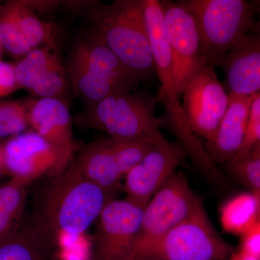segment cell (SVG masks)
<instances>
[{"instance_id":"obj_22","label":"cell","mask_w":260,"mask_h":260,"mask_svg":"<svg viewBox=\"0 0 260 260\" xmlns=\"http://www.w3.org/2000/svg\"><path fill=\"white\" fill-rule=\"evenodd\" d=\"M59 60L55 44L32 49L15 65L19 86L30 92L48 70Z\"/></svg>"},{"instance_id":"obj_7","label":"cell","mask_w":260,"mask_h":260,"mask_svg":"<svg viewBox=\"0 0 260 260\" xmlns=\"http://www.w3.org/2000/svg\"><path fill=\"white\" fill-rule=\"evenodd\" d=\"M232 251L214 229L202 205L168 233L143 260H223Z\"/></svg>"},{"instance_id":"obj_13","label":"cell","mask_w":260,"mask_h":260,"mask_svg":"<svg viewBox=\"0 0 260 260\" xmlns=\"http://www.w3.org/2000/svg\"><path fill=\"white\" fill-rule=\"evenodd\" d=\"M3 167L14 179L30 184L68 167L52 145L34 131L13 136L3 147Z\"/></svg>"},{"instance_id":"obj_11","label":"cell","mask_w":260,"mask_h":260,"mask_svg":"<svg viewBox=\"0 0 260 260\" xmlns=\"http://www.w3.org/2000/svg\"><path fill=\"white\" fill-rule=\"evenodd\" d=\"M182 106L191 131L213 140L229 105V93L218 79L215 68L205 66L183 92Z\"/></svg>"},{"instance_id":"obj_6","label":"cell","mask_w":260,"mask_h":260,"mask_svg":"<svg viewBox=\"0 0 260 260\" xmlns=\"http://www.w3.org/2000/svg\"><path fill=\"white\" fill-rule=\"evenodd\" d=\"M202 205L186 178L174 174L145 206L130 260H143L168 233Z\"/></svg>"},{"instance_id":"obj_20","label":"cell","mask_w":260,"mask_h":260,"mask_svg":"<svg viewBox=\"0 0 260 260\" xmlns=\"http://www.w3.org/2000/svg\"><path fill=\"white\" fill-rule=\"evenodd\" d=\"M28 184L13 178L0 186V240L20 227L27 200Z\"/></svg>"},{"instance_id":"obj_9","label":"cell","mask_w":260,"mask_h":260,"mask_svg":"<svg viewBox=\"0 0 260 260\" xmlns=\"http://www.w3.org/2000/svg\"><path fill=\"white\" fill-rule=\"evenodd\" d=\"M164 28L173 59V75L181 95L188 84L205 68L198 25L184 3L160 1Z\"/></svg>"},{"instance_id":"obj_15","label":"cell","mask_w":260,"mask_h":260,"mask_svg":"<svg viewBox=\"0 0 260 260\" xmlns=\"http://www.w3.org/2000/svg\"><path fill=\"white\" fill-rule=\"evenodd\" d=\"M28 126L59 152L67 165L74 158L73 121L67 103L54 99L25 102Z\"/></svg>"},{"instance_id":"obj_32","label":"cell","mask_w":260,"mask_h":260,"mask_svg":"<svg viewBox=\"0 0 260 260\" xmlns=\"http://www.w3.org/2000/svg\"><path fill=\"white\" fill-rule=\"evenodd\" d=\"M3 167V147H0V169Z\"/></svg>"},{"instance_id":"obj_10","label":"cell","mask_w":260,"mask_h":260,"mask_svg":"<svg viewBox=\"0 0 260 260\" xmlns=\"http://www.w3.org/2000/svg\"><path fill=\"white\" fill-rule=\"evenodd\" d=\"M145 207L125 198L111 200L98 220L93 260H130Z\"/></svg>"},{"instance_id":"obj_29","label":"cell","mask_w":260,"mask_h":260,"mask_svg":"<svg viewBox=\"0 0 260 260\" xmlns=\"http://www.w3.org/2000/svg\"><path fill=\"white\" fill-rule=\"evenodd\" d=\"M260 121V93L256 94L251 104L249 122Z\"/></svg>"},{"instance_id":"obj_16","label":"cell","mask_w":260,"mask_h":260,"mask_svg":"<svg viewBox=\"0 0 260 260\" xmlns=\"http://www.w3.org/2000/svg\"><path fill=\"white\" fill-rule=\"evenodd\" d=\"M256 94H229L226 112L215 137L205 146L213 162H231L240 151L249 124L251 104Z\"/></svg>"},{"instance_id":"obj_8","label":"cell","mask_w":260,"mask_h":260,"mask_svg":"<svg viewBox=\"0 0 260 260\" xmlns=\"http://www.w3.org/2000/svg\"><path fill=\"white\" fill-rule=\"evenodd\" d=\"M153 146L144 142L109 138L86 145L71 162L83 177L113 194L121 179Z\"/></svg>"},{"instance_id":"obj_21","label":"cell","mask_w":260,"mask_h":260,"mask_svg":"<svg viewBox=\"0 0 260 260\" xmlns=\"http://www.w3.org/2000/svg\"><path fill=\"white\" fill-rule=\"evenodd\" d=\"M12 18L32 49L55 44L52 26L38 18L25 1L5 3Z\"/></svg>"},{"instance_id":"obj_1","label":"cell","mask_w":260,"mask_h":260,"mask_svg":"<svg viewBox=\"0 0 260 260\" xmlns=\"http://www.w3.org/2000/svg\"><path fill=\"white\" fill-rule=\"evenodd\" d=\"M49 179L38 196L35 223L57 252L83 242L112 194L82 175L70 162Z\"/></svg>"},{"instance_id":"obj_25","label":"cell","mask_w":260,"mask_h":260,"mask_svg":"<svg viewBox=\"0 0 260 260\" xmlns=\"http://www.w3.org/2000/svg\"><path fill=\"white\" fill-rule=\"evenodd\" d=\"M229 162L236 177L254 190L260 191V145Z\"/></svg>"},{"instance_id":"obj_24","label":"cell","mask_w":260,"mask_h":260,"mask_svg":"<svg viewBox=\"0 0 260 260\" xmlns=\"http://www.w3.org/2000/svg\"><path fill=\"white\" fill-rule=\"evenodd\" d=\"M0 44L14 56H24L32 50L19 31L5 4L0 7Z\"/></svg>"},{"instance_id":"obj_28","label":"cell","mask_w":260,"mask_h":260,"mask_svg":"<svg viewBox=\"0 0 260 260\" xmlns=\"http://www.w3.org/2000/svg\"><path fill=\"white\" fill-rule=\"evenodd\" d=\"M260 145V121L249 122L247 130H246L245 139L243 143L242 148L239 153L236 155L237 159L240 158L244 154L249 152L251 149L256 148Z\"/></svg>"},{"instance_id":"obj_31","label":"cell","mask_w":260,"mask_h":260,"mask_svg":"<svg viewBox=\"0 0 260 260\" xmlns=\"http://www.w3.org/2000/svg\"><path fill=\"white\" fill-rule=\"evenodd\" d=\"M254 6H255L256 14L258 15L259 20L257 23L254 25V28H255L256 36L260 37V1L254 2Z\"/></svg>"},{"instance_id":"obj_30","label":"cell","mask_w":260,"mask_h":260,"mask_svg":"<svg viewBox=\"0 0 260 260\" xmlns=\"http://www.w3.org/2000/svg\"><path fill=\"white\" fill-rule=\"evenodd\" d=\"M230 260H259L242 250L232 253Z\"/></svg>"},{"instance_id":"obj_18","label":"cell","mask_w":260,"mask_h":260,"mask_svg":"<svg viewBox=\"0 0 260 260\" xmlns=\"http://www.w3.org/2000/svg\"><path fill=\"white\" fill-rule=\"evenodd\" d=\"M51 246L35 223L0 240V260H51Z\"/></svg>"},{"instance_id":"obj_4","label":"cell","mask_w":260,"mask_h":260,"mask_svg":"<svg viewBox=\"0 0 260 260\" xmlns=\"http://www.w3.org/2000/svg\"><path fill=\"white\" fill-rule=\"evenodd\" d=\"M158 103L156 96L143 92H116L87 107L79 119L109 138L155 145L166 140L159 129L165 121L155 116Z\"/></svg>"},{"instance_id":"obj_3","label":"cell","mask_w":260,"mask_h":260,"mask_svg":"<svg viewBox=\"0 0 260 260\" xmlns=\"http://www.w3.org/2000/svg\"><path fill=\"white\" fill-rule=\"evenodd\" d=\"M149 40L153 51L156 75L160 80L156 99L164 108V121L172 130L197 167L213 177L219 171L207 153L205 147L191 131L180 102L173 75V59L168 42L161 3L158 0H143Z\"/></svg>"},{"instance_id":"obj_2","label":"cell","mask_w":260,"mask_h":260,"mask_svg":"<svg viewBox=\"0 0 260 260\" xmlns=\"http://www.w3.org/2000/svg\"><path fill=\"white\" fill-rule=\"evenodd\" d=\"M93 30L140 81L156 75L143 0H114L89 9Z\"/></svg>"},{"instance_id":"obj_23","label":"cell","mask_w":260,"mask_h":260,"mask_svg":"<svg viewBox=\"0 0 260 260\" xmlns=\"http://www.w3.org/2000/svg\"><path fill=\"white\" fill-rule=\"evenodd\" d=\"M28 126L25 102L0 101V138L21 134Z\"/></svg>"},{"instance_id":"obj_26","label":"cell","mask_w":260,"mask_h":260,"mask_svg":"<svg viewBox=\"0 0 260 260\" xmlns=\"http://www.w3.org/2000/svg\"><path fill=\"white\" fill-rule=\"evenodd\" d=\"M20 88L15 75V66L0 60V99Z\"/></svg>"},{"instance_id":"obj_33","label":"cell","mask_w":260,"mask_h":260,"mask_svg":"<svg viewBox=\"0 0 260 260\" xmlns=\"http://www.w3.org/2000/svg\"><path fill=\"white\" fill-rule=\"evenodd\" d=\"M0 48H1V44H0Z\"/></svg>"},{"instance_id":"obj_5","label":"cell","mask_w":260,"mask_h":260,"mask_svg":"<svg viewBox=\"0 0 260 260\" xmlns=\"http://www.w3.org/2000/svg\"><path fill=\"white\" fill-rule=\"evenodd\" d=\"M194 15L205 65L223 64L225 56L254 26V3L245 0H184Z\"/></svg>"},{"instance_id":"obj_14","label":"cell","mask_w":260,"mask_h":260,"mask_svg":"<svg viewBox=\"0 0 260 260\" xmlns=\"http://www.w3.org/2000/svg\"><path fill=\"white\" fill-rule=\"evenodd\" d=\"M69 58L95 78L112 84L119 92H134L141 82L93 30L76 41Z\"/></svg>"},{"instance_id":"obj_19","label":"cell","mask_w":260,"mask_h":260,"mask_svg":"<svg viewBox=\"0 0 260 260\" xmlns=\"http://www.w3.org/2000/svg\"><path fill=\"white\" fill-rule=\"evenodd\" d=\"M260 219V191L243 193L229 200L220 209L223 230L244 236Z\"/></svg>"},{"instance_id":"obj_12","label":"cell","mask_w":260,"mask_h":260,"mask_svg":"<svg viewBox=\"0 0 260 260\" xmlns=\"http://www.w3.org/2000/svg\"><path fill=\"white\" fill-rule=\"evenodd\" d=\"M187 155L179 143H171L166 139L153 145L124 177L126 198L146 206L154 194L176 174Z\"/></svg>"},{"instance_id":"obj_27","label":"cell","mask_w":260,"mask_h":260,"mask_svg":"<svg viewBox=\"0 0 260 260\" xmlns=\"http://www.w3.org/2000/svg\"><path fill=\"white\" fill-rule=\"evenodd\" d=\"M240 250L260 260V219L249 232L242 236Z\"/></svg>"},{"instance_id":"obj_17","label":"cell","mask_w":260,"mask_h":260,"mask_svg":"<svg viewBox=\"0 0 260 260\" xmlns=\"http://www.w3.org/2000/svg\"><path fill=\"white\" fill-rule=\"evenodd\" d=\"M221 68L228 93H260V37L246 35L228 53Z\"/></svg>"}]
</instances>
